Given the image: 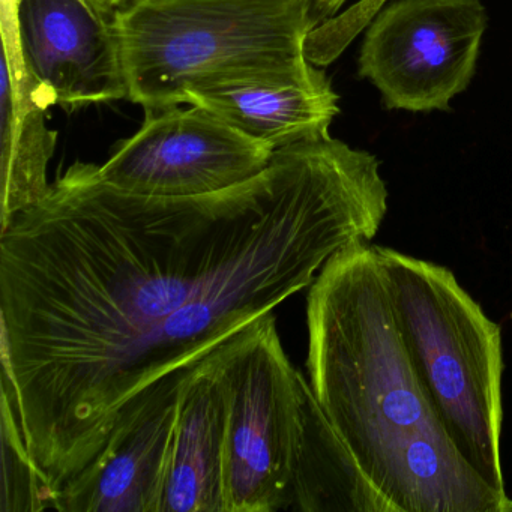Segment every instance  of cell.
Masks as SVG:
<instances>
[{
    "label": "cell",
    "mask_w": 512,
    "mask_h": 512,
    "mask_svg": "<svg viewBox=\"0 0 512 512\" xmlns=\"http://www.w3.org/2000/svg\"><path fill=\"white\" fill-rule=\"evenodd\" d=\"M380 163L329 136L191 199L137 196L77 161L0 226L2 385L53 487L125 403L310 287L388 214Z\"/></svg>",
    "instance_id": "1"
},
{
    "label": "cell",
    "mask_w": 512,
    "mask_h": 512,
    "mask_svg": "<svg viewBox=\"0 0 512 512\" xmlns=\"http://www.w3.org/2000/svg\"><path fill=\"white\" fill-rule=\"evenodd\" d=\"M310 385L338 436L395 512H512L460 454L401 337L370 244L331 257L307 299Z\"/></svg>",
    "instance_id": "2"
},
{
    "label": "cell",
    "mask_w": 512,
    "mask_h": 512,
    "mask_svg": "<svg viewBox=\"0 0 512 512\" xmlns=\"http://www.w3.org/2000/svg\"><path fill=\"white\" fill-rule=\"evenodd\" d=\"M319 25L313 0H133L119 8L127 101L166 109L214 86L310 82L325 74L305 53Z\"/></svg>",
    "instance_id": "3"
},
{
    "label": "cell",
    "mask_w": 512,
    "mask_h": 512,
    "mask_svg": "<svg viewBox=\"0 0 512 512\" xmlns=\"http://www.w3.org/2000/svg\"><path fill=\"white\" fill-rule=\"evenodd\" d=\"M401 337L443 427L467 463L506 493L502 328L446 266L374 245Z\"/></svg>",
    "instance_id": "4"
},
{
    "label": "cell",
    "mask_w": 512,
    "mask_h": 512,
    "mask_svg": "<svg viewBox=\"0 0 512 512\" xmlns=\"http://www.w3.org/2000/svg\"><path fill=\"white\" fill-rule=\"evenodd\" d=\"M226 397V512L286 511L310 382L293 368L272 313L211 352Z\"/></svg>",
    "instance_id": "5"
},
{
    "label": "cell",
    "mask_w": 512,
    "mask_h": 512,
    "mask_svg": "<svg viewBox=\"0 0 512 512\" xmlns=\"http://www.w3.org/2000/svg\"><path fill=\"white\" fill-rule=\"evenodd\" d=\"M487 28L481 0H395L367 26L359 76L388 109L449 112L475 76Z\"/></svg>",
    "instance_id": "6"
},
{
    "label": "cell",
    "mask_w": 512,
    "mask_h": 512,
    "mask_svg": "<svg viewBox=\"0 0 512 512\" xmlns=\"http://www.w3.org/2000/svg\"><path fill=\"white\" fill-rule=\"evenodd\" d=\"M274 154L209 110L172 106L145 110L142 127L116 145L100 173L137 196L191 199L253 181Z\"/></svg>",
    "instance_id": "7"
},
{
    "label": "cell",
    "mask_w": 512,
    "mask_h": 512,
    "mask_svg": "<svg viewBox=\"0 0 512 512\" xmlns=\"http://www.w3.org/2000/svg\"><path fill=\"white\" fill-rule=\"evenodd\" d=\"M20 52L56 106L128 100L119 8L110 0H10Z\"/></svg>",
    "instance_id": "8"
},
{
    "label": "cell",
    "mask_w": 512,
    "mask_h": 512,
    "mask_svg": "<svg viewBox=\"0 0 512 512\" xmlns=\"http://www.w3.org/2000/svg\"><path fill=\"white\" fill-rule=\"evenodd\" d=\"M194 365L160 377L122 406L101 451L59 488L56 511L158 512L179 394Z\"/></svg>",
    "instance_id": "9"
},
{
    "label": "cell",
    "mask_w": 512,
    "mask_h": 512,
    "mask_svg": "<svg viewBox=\"0 0 512 512\" xmlns=\"http://www.w3.org/2000/svg\"><path fill=\"white\" fill-rule=\"evenodd\" d=\"M0 37V226H5L46 196L59 137L47 122L55 100L20 52L10 0H0Z\"/></svg>",
    "instance_id": "10"
},
{
    "label": "cell",
    "mask_w": 512,
    "mask_h": 512,
    "mask_svg": "<svg viewBox=\"0 0 512 512\" xmlns=\"http://www.w3.org/2000/svg\"><path fill=\"white\" fill-rule=\"evenodd\" d=\"M226 424V397L209 353L179 394L158 512H226Z\"/></svg>",
    "instance_id": "11"
},
{
    "label": "cell",
    "mask_w": 512,
    "mask_h": 512,
    "mask_svg": "<svg viewBox=\"0 0 512 512\" xmlns=\"http://www.w3.org/2000/svg\"><path fill=\"white\" fill-rule=\"evenodd\" d=\"M340 97L326 74L299 83L244 82L190 92L184 106L209 110L274 151L329 136Z\"/></svg>",
    "instance_id": "12"
},
{
    "label": "cell",
    "mask_w": 512,
    "mask_h": 512,
    "mask_svg": "<svg viewBox=\"0 0 512 512\" xmlns=\"http://www.w3.org/2000/svg\"><path fill=\"white\" fill-rule=\"evenodd\" d=\"M286 511L395 512L377 493L308 385Z\"/></svg>",
    "instance_id": "13"
},
{
    "label": "cell",
    "mask_w": 512,
    "mask_h": 512,
    "mask_svg": "<svg viewBox=\"0 0 512 512\" xmlns=\"http://www.w3.org/2000/svg\"><path fill=\"white\" fill-rule=\"evenodd\" d=\"M2 512L56 509L58 490L35 460L26 443L13 395L2 385Z\"/></svg>",
    "instance_id": "14"
},
{
    "label": "cell",
    "mask_w": 512,
    "mask_h": 512,
    "mask_svg": "<svg viewBox=\"0 0 512 512\" xmlns=\"http://www.w3.org/2000/svg\"><path fill=\"white\" fill-rule=\"evenodd\" d=\"M110 2H112L115 7L122 8L130 4V2H133V0H110Z\"/></svg>",
    "instance_id": "15"
},
{
    "label": "cell",
    "mask_w": 512,
    "mask_h": 512,
    "mask_svg": "<svg viewBox=\"0 0 512 512\" xmlns=\"http://www.w3.org/2000/svg\"><path fill=\"white\" fill-rule=\"evenodd\" d=\"M511 319H512V314H511Z\"/></svg>",
    "instance_id": "16"
}]
</instances>
